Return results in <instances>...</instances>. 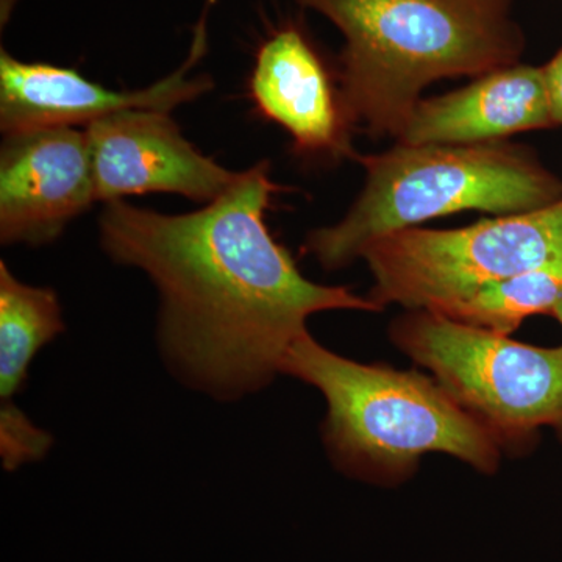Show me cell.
Instances as JSON below:
<instances>
[{"label":"cell","instance_id":"obj_1","mask_svg":"<svg viewBox=\"0 0 562 562\" xmlns=\"http://www.w3.org/2000/svg\"><path fill=\"white\" fill-rule=\"evenodd\" d=\"M279 191L271 162L260 161L191 213L103 203V251L147 273L157 288L166 364L180 382L216 401H239L269 386L292 344L310 333L314 314L383 312L349 288L303 276L266 222Z\"/></svg>","mask_w":562,"mask_h":562},{"label":"cell","instance_id":"obj_2","mask_svg":"<svg viewBox=\"0 0 562 562\" xmlns=\"http://www.w3.org/2000/svg\"><path fill=\"white\" fill-rule=\"evenodd\" d=\"M344 44L338 87L351 131L401 139L428 85L483 77L522 58L516 0H294Z\"/></svg>","mask_w":562,"mask_h":562},{"label":"cell","instance_id":"obj_3","mask_svg":"<svg viewBox=\"0 0 562 562\" xmlns=\"http://www.w3.org/2000/svg\"><path fill=\"white\" fill-rule=\"evenodd\" d=\"M280 373L324 395L325 447L355 479L401 483L428 453L449 454L486 475L501 465V442L435 376L349 360L312 333L292 344Z\"/></svg>","mask_w":562,"mask_h":562},{"label":"cell","instance_id":"obj_4","mask_svg":"<svg viewBox=\"0 0 562 562\" xmlns=\"http://www.w3.org/2000/svg\"><path fill=\"white\" fill-rule=\"evenodd\" d=\"M364 187L346 216L306 235L302 254L327 271L362 258L390 233L462 211L519 214L562 201V181L530 150L505 140L484 144L397 143L382 154L355 155Z\"/></svg>","mask_w":562,"mask_h":562},{"label":"cell","instance_id":"obj_5","mask_svg":"<svg viewBox=\"0 0 562 562\" xmlns=\"http://www.w3.org/2000/svg\"><path fill=\"white\" fill-rule=\"evenodd\" d=\"M391 339L476 419L503 450L520 449L541 427L562 439V346H530L431 310H408Z\"/></svg>","mask_w":562,"mask_h":562},{"label":"cell","instance_id":"obj_6","mask_svg":"<svg viewBox=\"0 0 562 562\" xmlns=\"http://www.w3.org/2000/svg\"><path fill=\"white\" fill-rule=\"evenodd\" d=\"M376 305L430 310L562 260V201L452 231L412 227L366 247Z\"/></svg>","mask_w":562,"mask_h":562},{"label":"cell","instance_id":"obj_7","mask_svg":"<svg viewBox=\"0 0 562 562\" xmlns=\"http://www.w3.org/2000/svg\"><path fill=\"white\" fill-rule=\"evenodd\" d=\"M217 0H205L192 32L190 54L179 69L151 87L116 91L88 80L79 70L49 63L22 61L0 50V128L3 136L46 127L90 125L124 110L171 111L213 90L209 74L190 72L209 50L210 14Z\"/></svg>","mask_w":562,"mask_h":562},{"label":"cell","instance_id":"obj_8","mask_svg":"<svg viewBox=\"0 0 562 562\" xmlns=\"http://www.w3.org/2000/svg\"><path fill=\"white\" fill-rule=\"evenodd\" d=\"M95 201L169 192L210 203L238 180L184 138L169 111L124 110L85 127Z\"/></svg>","mask_w":562,"mask_h":562},{"label":"cell","instance_id":"obj_9","mask_svg":"<svg viewBox=\"0 0 562 562\" xmlns=\"http://www.w3.org/2000/svg\"><path fill=\"white\" fill-rule=\"evenodd\" d=\"M87 133L46 127L3 136L0 241L46 246L95 203Z\"/></svg>","mask_w":562,"mask_h":562},{"label":"cell","instance_id":"obj_10","mask_svg":"<svg viewBox=\"0 0 562 562\" xmlns=\"http://www.w3.org/2000/svg\"><path fill=\"white\" fill-rule=\"evenodd\" d=\"M249 98L266 121L291 136L303 157L355 158L339 87L312 40L294 22L262 41L249 77Z\"/></svg>","mask_w":562,"mask_h":562},{"label":"cell","instance_id":"obj_11","mask_svg":"<svg viewBox=\"0 0 562 562\" xmlns=\"http://www.w3.org/2000/svg\"><path fill=\"white\" fill-rule=\"evenodd\" d=\"M553 124L542 68L517 63L462 90L422 99L398 143H497Z\"/></svg>","mask_w":562,"mask_h":562},{"label":"cell","instance_id":"obj_12","mask_svg":"<svg viewBox=\"0 0 562 562\" xmlns=\"http://www.w3.org/2000/svg\"><path fill=\"white\" fill-rule=\"evenodd\" d=\"M65 330L57 292L32 286L0 262V401L11 405L33 358Z\"/></svg>","mask_w":562,"mask_h":562},{"label":"cell","instance_id":"obj_13","mask_svg":"<svg viewBox=\"0 0 562 562\" xmlns=\"http://www.w3.org/2000/svg\"><path fill=\"white\" fill-rule=\"evenodd\" d=\"M562 301V260L484 284L430 308L449 319L509 336L536 314H552Z\"/></svg>","mask_w":562,"mask_h":562},{"label":"cell","instance_id":"obj_14","mask_svg":"<svg viewBox=\"0 0 562 562\" xmlns=\"http://www.w3.org/2000/svg\"><path fill=\"white\" fill-rule=\"evenodd\" d=\"M54 438L33 424L16 403L0 406V454L5 471L38 462L49 452Z\"/></svg>","mask_w":562,"mask_h":562},{"label":"cell","instance_id":"obj_15","mask_svg":"<svg viewBox=\"0 0 562 562\" xmlns=\"http://www.w3.org/2000/svg\"><path fill=\"white\" fill-rule=\"evenodd\" d=\"M554 124L562 125V47L542 68Z\"/></svg>","mask_w":562,"mask_h":562},{"label":"cell","instance_id":"obj_16","mask_svg":"<svg viewBox=\"0 0 562 562\" xmlns=\"http://www.w3.org/2000/svg\"><path fill=\"white\" fill-rule=\"evenodd\" d=\"M552 314L554 317H557L558 321H560V324L562 325V301L558 303L557 306H554Z\"/></svg>","mask_w":562,"mask_h":562}]
</instances>
